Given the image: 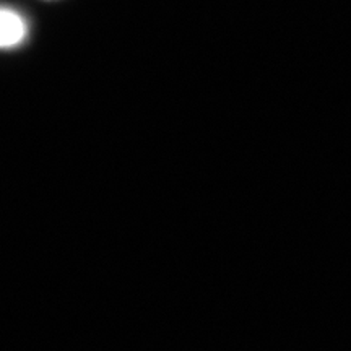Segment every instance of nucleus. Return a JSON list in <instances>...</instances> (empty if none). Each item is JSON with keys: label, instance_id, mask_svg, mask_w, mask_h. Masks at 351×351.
<instances>
[{"label": "nucleus", "instance_id": "nucleus-1", "mask_svg": "<svg viewBox=\"0 0 351 351\" xmlns=\"http://www.w3.org/2000/svg\"><path fill=\"white\" fill-rule=\"evenodd\" d=\"M26 36V25L15 12L0 8V47H13Z\"/></svg>", "mask_w": 351, "mask_h": 351}]
</instances>
